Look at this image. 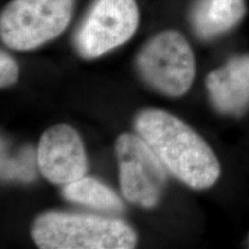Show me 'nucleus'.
Here are the masks:
<instances>
[{
    "label": "nucleus",
    "instance_id": "nucleus-1",
    "mask_svg": "<svg viewBox=\"0 0 249 249\" xmlns=\"http://www.w3.org/2000/svg\"><path fill=\"white\" fill-rule=\"evenodd\" d=\"M134 127L166 170L186 186L201 191L219 179L220 164L213 150L179 118L158 108H147L136 116Z\"/></svg>",
    "mask_w": 249,
    "mask_h": 249
},
{
    "label": "nucleus",
    "instance_id": "nucleus-2",
    "mask_svg": "<svg viewBox=\"0 0 249 249\" xmlns=\"http://www.w3.org/2000/svg\"><path fill=\"white\" fill-rule=\"evenodd\" d=\"M31 238L42 249H132L138 242L136 232L124 220L61 211L39 214Z\"/></svg>",
    "mask_w": 249,
    "mask_h": 249
},
{
    "label": "nucleus",
    "instance_id": "nucleus-3",
    "mask_svg": "<svg viewBox=\"0 0 249 249\" xmlns=\"http://www.w3.org/2000/svg\"><path fill=\"white\" fill-rule=\"evenodd\" d=\"M75 0H12L0 15V37L12 50L29 51L60 36Z\"/></svg>",
    "mask_w": 249,
    "mask_h": 249
},
{
    "label": "nucleus",
    "instance_id": "nucleus-4",
    "mask_svg": "<svg viewBox=\"0 0 249 249\" xmlns=\"http://www.w3.org/2000/svg\"><path fill=\"white\" fill-rule=\"evenodd\" d=\"M136 68L149 87L169 97H180L191 89L195 77L194 52L177 30L158 33L136 55Z\"/></svg>",
    "mask_w": 249,
    "mask_h": 249
},
{
    "label": "nucleus",
    "instance_id": "nucleus-5",
    "mask_svg": "<svg viewBox=\"0 0 249 249\" xmlns=\"http://www.w3.org/2000/svg\"><path fill=\"white\" fill-rule=\"evenodd\" d=\"M136 0H95L74 34L80 57L95 59L124 44L139 27Z\"/></svg>",
    "mask_w": 249,
    "mask_h": 249
},
{
    "label": "nucleus",
    "instance_id": "nucleus-6",
    "mask_svg": "<svg viewBox=\"0 0 249 249\" xmlns=\"http://www.w3.org/2000/svg\"><path fill=\"white\" fill-rule=\"evenodd\" d=\"M121 193L130 203L154 208L166 185V167L136 134H121L116 142Z\"/></svg>",
    "mask_w": 249,
    "mask_h": 249
},
{
    "label": "nucleus",
    "instance_id": "nucleus-7",
    "mask_svg": "<svg viewBox=\"0 0 249 249\" xmlns=\"http://www.w3.org/2000/svg\"><path fill=\"white\" fill-rule=\"evenodd\" d=\"M36 158L43 177L54 185H67L86 174L85 145L79 133L67 124H54L43 133Z\"/></svg>",
    "mask_w": 249,
    "mask_h": 249
},
{
    "label": "nucleus",
    "instance_id": "nucleus-8",
    "mask_svg": "<svg viewBox=\"0 0 249 249\" xmlns=\"http://www.w3.org/2000/svg\"><path fill=\"white\" fill-rule=\"evenodd\" d=\"M205 86L218 112L240 116L249 107V55H236L211 71Z\"/></svg>",
    "mask_w": 249,
    "mask_h": 249
},
{
    "label": "nucleus",
    "instance_id": "nucleus-9",
    "mask_svg": "<svg viewBox=\"0 0 249 249\" xmlns=\"http://www.w3.org/2000/svg\"><path fill=\"white\" fill-rule=\"evenodd\" d=\"M246 14V0H196L189 23L198 38L210 40L229 33Z\"/></svg>",
    "mask_w": 249,
    "mask_h": 249
},
{
    "label": "nucleus",
    "instance_id": "nucleus-10",
    "mask_svg": "<svg viewBox=\"0 0 249 249\" xmlns=\"http://www.w3.org/2000/svg\"><path fill=\"white\" fill-rule=\"evenodd\" d=\"M61 195L67 201L88 205L95 209L114 213L124 210L123 201L119 196L110 187L92 177H82L79 180L64 185Z\"/></svg>",
    "mask_w": 249,
    "mask_h": 249
},
{
    "label": "nucleus",
    "instance_id": "nucleus-11",
    "mask_svg": "<svg viewBox=\"0 0 249 249\" xmlns=\"http://www.w3.org/2000/svg\"><path fill=\"white\" fill-rule=\"evenodd\" d=\"M18 77V67L13 58L7 52L0 53V87L7 88L14 85Z\"/></svg>",
    "mask_w": 249,
    "mask_h": 249
},
{
    "label": "nucleus",
    "instance_id": "nucleus-12",
    "mask_svg": "<svg viewBox=\"0 0 249 249\" xmlns=\"http://www.w3.org/2000/svg\"><path fill=\"white\" fill-rule=\"evenodd\" d=\"M247 247L249 248V234H248V238H247Z\"/></svg>",
    "mask_w": 249,
    "mask_h": 249
}]
</instances>
